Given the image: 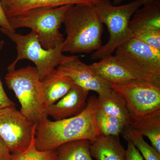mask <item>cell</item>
I'll return each mask as SVG.
<instances>
[{"label":"cell","instance_id":"cell-1","mask_svg":"<svg viewBox=\"0 0 160 160\" xmlns=\"http://www.w3.org/2000/svg\"><path fill=\"white\" fill-rule=\"evenodd\" d=\"M98 98L88 99L80 114L64 119L52 121L44 118L37 124L36 148L39 151L55 150L64 143L81 139L94 140L101 135L97 125Z\"/></svg>","mask_w":160,"mask_h":160},{"label":"cell","instance_id":"cell-2","mask_svg":"<svg viewBox=\"0 0 160 160\" xmlns=\"http://www.w3.org/2000/svg\"><path fill=\"white\" fill-rule=\"evenodd\" d=\"M67 37L62 51L71 53H89L102 46L103 24L94 6L72 5L63 21Z\"/></svg>","mask_w":160,"mask_h":160},{"label":"cell","instance_id":"cell-3","mask_svg":"<svg viewBox=\"0 0 160 160\" xmlns=\"http://www.w3.org/2000/svg\"><path fill=\"white\" fill-rule=\"evenodd\" d=\"M6 86L14 92L21 105L20 112L37 125L48 117L41 80L35 67L28 66L8 71Z\"/></svg>","mask_w":160,"mask_h":160},{"label":"cell","instance_id":"cell-4","mask_svg":"<svg viewBox=\"0 0 160 160\" xmlns=\"http://www.w3.org/2000/svg\"><path fill=\"white\" fill-rule=\"evenodd\" d=\"M72 5L35 8L8 20L15 30L26 27L34 31L44 49H53L64 42L60 29L66 11Z\"/></svg>","mask_w":160,"mask_h":160},{"label":"cell","instance_id":"cell-5","mask_svg":"<svg viewBox=\"0 0 160 160\" xmlns=\"http://www.w3.org/2000/svg\"><path fill=\"white\" fill-rule=\"evenodd\" d=\"M143 5L142 0H135L121 6H114L109 1L94 6L100 21L107 26L110 37L108 42L92 53V59H101L112 55L119 46L132 38L129 21Z\"/></svg>","mask_w":160,"mask_h":160},{"label":"cell","instance_id":"cell-6","mask_svg":"<svg viewBox=\"0 0 160 160\" xmlns=\"http://www.w3.org/2000/svg\"><path fill=\"white\" fill-rule=\"evenodd\" d=\"M4 34L15 43L18 52L16 58L8 66V71L15 69L19 61L28 60L34 63L40 79L42 80L58 66L76 56L64 55L62 51L63 43L53 49H44L39 42L37 35L33 31L25 35L16 33V32L9 31Z\"/></svg>","mask_w":160,"mask_h":160},{"label":"cell","instance_id":"cell-7","mask_svg":"<svg viewBox=\"0 0 160 160\" xmlns=\"http://www.w3.org/2000/svg\"><path fill=\"white\" fill-rule=\"evenodd\" d=\"M115 52L117 58L141 79L160 85V49L131 38Z\"/></svg>","mask_w":160,"mask_h":160},{"label":"cell","instance_id":"cell-8","mask_svg":"<svg viewBox=\"0 0 160 160\" xmlns=\"http://www.w3.org/2000/svg\"><path fill=\"white\" fill-rule=\"evenodd\" d=\"M129 111L131 120H138L160 115V85L138 81L111 85Z\"/></svg>","mask_w":160,"mask_h":160},{"label":"cell","instance_id":"cell-9","mask_svg":"<svg viewBox=\"0 0 160 160\" xmlns=\"http://www.w3.org/2000/svg\"><path fill=\"white\" fill-rule=\"evenodd\" d=\"M36 126L15 106L0 109V137L12 154H19L28 148Z\"/></svg>","mask_w":160,"mask_h":160},{"label":"cell","instance_id":"cell-10","mask_svg":"<svg viewBox=\"0 0 160 160\" xmlns=\"http://www.w3.org/2000/svg\"><path fill=\"white\" fill-rule=\"evenodd\" d=\"M56 69L69 76L76 85L87 91L96 92L99 97L108 94L113 90L110 83L100 77L78 57L58 66Z\"/></svg>","mask_w":160,"mask_h":160},{"label":"cell","instance_id":"cell-11","mask_svg":"<svg viewBox=\"0 0 160 160\" xmlns=\"http://www.w3.org/2000/svg\"><path fill=\"white\" fill-rule=\"evenodd\" d=\"M89 92L74 84L66 95L57 102L46 108V113L55 121L73 117L86 108Z\"/></svg>","mask_w":160,"mask_h":160},{"label":"cell","instance_id":"cell-12","mask_svg":"<svg viewBox=\"0 0 160 160\" xmlns=\"http://www.w3.org/2000/svg\"><path fill=\"white\" fill-rule=\"evenodd\" d=\"M109 1L110 0H1L7 19L39 7H57L67 5L95 6Z\"/></svg>","mask_w":160,"mask_h":160},{"label":"cell","instance_id":"cell-13","mask_svg":"<svg viewBox=\"0 0 160 160\" xmlns=\"http://www.w3.org/2000/svg\"><path fill=\"white\" fill-rule=\"evenodd\" d=\"M100 60L89 66L98 75L111 85H122L144 81L112 54Z\"/></svg>","mask_w":160,"mask_h":160},{"label":"cell","instance_id":"cell-14","mask_svg":"<svg viewBox=\"0 0 160 160\" xmlns=\"http://www.w3.org/2000/svg\"><path fill=\"white\" fill-rule=\"evenodd\" d=\"M41 82L46 108L66 95L75 84L69 76L56 68L43 78Z\"/></svg>","mask_w":160,"mask_h":160},{"label":"cell","instance_id":"cell-15","mask_svg":"<svg viewBox=\"0 0 160 160\" xmlns=\"http://www.w3.org/2000/svg\"><path fill=\"white\" fill-rule=\"evenodd\" d=\"M90 142L92 157L96 160H126L119 136L100 135Z\"/></svg>","mask_w":160,"mask_h":160},{"label":"cell","instance_id":"cell-16","mask_svg":"<svg viewBox=\"0 0 160 160\" xmlns=\"http://www.w3.org/2000/svg\"><path fill=\"white\" fill-rule=\"evenodd\" d=\"M134 12L129 21V28L132 32L142 27L160 29V1L144 4Z\"/></svg>","mask_w":160,"mask_h":160},{"label":"cell","instance_id":"cell-17","mask_svg":"<svg viewBox=\"0 0 160 160\" xmlns=\"http://www.w3.org/2000/svg\"><path fill=\"white\" fill-rule=\"evenodd\" d=\"M98 109L108 115L122 120L127 125L131 122V118L128 109L113 90L108 94L98 97Z\"/></svg>","mask_w":160,"mask_h":160},{"label":"cell","instance_id":"cell-18","mask_svg":"<svg viewBox=\"0 0 160 160\" xmlns=\"http://www.w3.org/2000/svg\"><path fill=\"white\" fill-rule=\"evenodd\" d=\"M56 160H93L90 152V142L87 139L70 141L56 149Z\"/></svg>","mask_w":160,"mask_h":160},{"label":"cell","instance_id":"cell-19","mask_svg":"<svg viewBox=\"0 0 160 160\" xmlns=\"http://www.w3.org/2000/svg\"><path fill=\"white\" fill-rule=\"evenodd\" d=\"M129 125L143 136L148 138L152 147L160 153V115L141 120H131Z\"/></svg>","mask_w":160,"mask_h":160},{"label":"cell","instance_id":"cell-20","mask_svg":"<svg viewBox=\"0 0 160 160\" xmlns=\"http://www.w3.org/2000/svg\"><path fill=\"white\" fill-rule=\"evenodd\" d=\"M127 142H130L139 151L145 160H160V153L146 142L143 136L129 125H126L122 132Z\"/></svg>","mask_w":160,"mask_h":160},{"label":"cell","instance_id":"cell-21","mask_svg":"<svg viewBox=\"0 0 160 160\" xmlns=\"http://www.w3.org/2000/svg\"><path fill=\"white\" fill-rule=\"evenodd\" d=\"M96 121L101 134L103 136H119L127 125L122 120L108 115L98 109Z\"/></svg>","mask_w":160,"mask_h":160},{"label":"cell","instance_id":"cell-22","mask_svg":"<svg viewBox=\"0 0 160 160\" xmlns=\"http://www.w3.org/2000/svg\"><path fill=\"white\" fill-rule=\"evenodd\" d=\"M35 134L32 137L30 145L25 151L19 154L13 155L12 160H56V151H39L36 148Z\"/></svg>","mask_w":160,"mask_h":160},{"label":"cell","instance_id":"cell-23","mask_svg":"<svg viewBox=\"0 0 160 160\" xmlns=\"http://www.w3.org/2000/svg\"><path fill=\"white\" fill-rule=\"evenodd\" d=\"M132 38L160 49V29L150 27H141L132 32Z\"/></svg>","mask_w":160,"mask_h":160},{"label":"cell","instance_id":"cell-24","mask_svg":"<svg viewBox=\"0 0 160 160\" xmlns=\"http://www.w3.org/2000/svg\"><path fill=\"white\" fill-rule=\"evenodd\" d=\"M4 45V41L3 40L0 41V51L2 49ZM12 106H15V104L6 94L0 78V109Z\"/></svg>","mask_w":160,"mask_h":160},{"label":"cell","instance_id":"cell-25","mask_svg":"<svg viewBox=\"0 0 160 160\" xmlns=\"http://www.w3.org/2000/svg\"><path fill=\"white\" fill-rule=\"evenodd\" d=\"M126 160H145L135 146L130 142H128V147L126 152Z\"/></svg>","mask_w":160,"mask_h":160},{"label":"cell","instance_id":"cell-26","mask_svg":"<svg viewBox=\"0 0 160 160\" xmlns=\"http://www.w3.org/2000/svg\"><path fill=\"white\" fill-rule=\"evenodd\" d=\"M0 31L3 34L6 32H15V30L12 28L9 22L8 19L6 18V15L3 11L1 0H0Z\"/></svg>","mask_w":160,"mask_h":160},{"label":"cell","instance_id":"cell-27","mask_svg":"<svg viewBox=\"0 0 160 160\" xmlns=\"http://www.w3.org/2000/svg\"><path fill=\"white\" fill-rule=\"evenodd\" d=\"M13 155L7 148L5 142L0 137V160H12Z\"/></svg>","mask_w":160,"mask_h":160},{"label":"cell","instance_id":"cell-28","mask_svg":"<svg viewBox=\"0 0 160 160\" xmlns=\"http://www.w3.org/2000/svg\"><path fill=\"white\" fill-rule=\"evenodd\" d=\"M125 0H113L112 4L114 6H117V5H119L120 3H122ZM142 1H143L144 4H145L146 3L154 2V1H159V0H142Z\"/></svg>","mask_w":160,"mask_h":160}]
</instances>
